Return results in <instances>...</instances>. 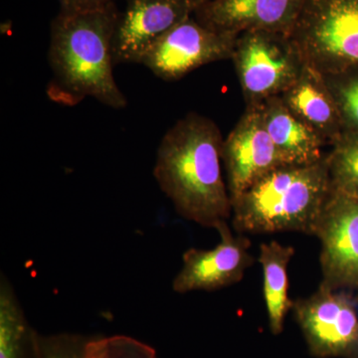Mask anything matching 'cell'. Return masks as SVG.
Masks as SVG:
<instances>
[{
	"mask_svg": "<svg viewBox=\"0 0 358 358\" xmlns=\"http://www.w3.org/2000/svg\"><path fill=\"white\" fill-rule=\"evenodd\" d=\"M220 242L214 248H192L182 256V267L174 277L173 292H213L243 280L247 270L255 264L250 253L251 242L244 234L234 235L228 223L219 226Z\"/></svg>",
	"mask_w": 358,
	"mask_h": 358,
	"instance_id": "30bf717a",
	"label": "cell"
},
{
	"mask_svg": "<svg viewBox=\"0 0 358 358\" xmlns=\"http://www.w3.org/2000/svg\"><path fill=\"white\" fill-rule=\"evenodd\" d=\"M331 190L327 154L310 164H285L233 200V229L238 234L313 236Z\"/></svg>",
	"mask_w": 358,
	"mask_h": 358,
	"instance_id": "3957f363",
	"label": "cell"
},
{
	"mask_svg": "<svg viewBox=\"0 0 358 358\" xmlns=\"http://www.w3.org/2000/svg\"><path fill=\"white\" fill-rule=\"evenodd\" d=\"M294 255V247L278 241L262 243L259 250L268 329L274 336L284 331L287 315L293 306L289 298L288 267Z\"/></svg>",
	"mask_w": 358,
	"mask_h": 358,
	"instance_id": "2e32d148",
	"label": "cell"
},
{
	"mask_svg": "<svg viewBox=\"0 0 358 358\" xmlns=\"http://www.w3.org/2000/svg\"><path fill=\"white\" fill-rule=\"evenodd\" d=\"M40 358H155L154 350L126 336L39 334Z\"/></svg>",
	"mask_w": 358,
	"mask_h": 358,
	"instance_id": "9a60e30c",
	"label": "cell"
},
{
	"mask_svg": "<svg viewBox=\"0 0 358 358\" xmlns=\"http://www.w3.org/2000/svg\"><path fill=\"white\" fill-rule=\"evenodd\" d=\"M120 11L115 3L60 11L51 23L49 64L52 77L47 96L52 102L73 107L87 98L115 110L128 105L115 83L113 39Z\"/></svg>",
	"mask_w": 358,
	"mask_h": 358,
	"instance_id": "7a4b0ae2",
	"label": "cell"
},
{
	"mask_svg": "<svg viewBox=\"0 0 358 358\" xmlns=\"http://www.w3.org/2000/svg\"><path fill=\"white\" fill-rule=\"evenodd\" d=\"M306 0H208L193 17L205 27L237 35L249 31L291 34Z\"/></svg>",
	"mask_w": 358,
	"mask_h": 358,
	"instance_id": "7c38bea8",
	"label": "cell"
},
{
	"mask_svg": "<svg viewBox=\"0 0 358 358\" xmlns=\"http://www.w3.org/2000/svg\"><path fill=\"white\" fill-rule=\"evenodd\" d=\"M187 1L195 2V3H199V4H200V6H201L202 3H204V2L208 1V0H187Z\"/></svg>",
	"mask_w": 358,
	"mask_h": 358,
	"instance_id": "44dd1931",
	"label": "cell"
},
{
	"mask_svg": "<svg viewBox=\"0 0 358 358\" xmlns=\"http://www.w3.org/2000/svg\"><path fill=\"white\" fill-rule=\"evenodd\" d=\"M231 60L246 107L261 106L281 95L306 65L289 35L270 31L240 34Z\"/></svg>",
	"mask_w": 358,
	"mask_h": 358,
	"instance_id": "5b68a950",
	"label": "cell"
},
{
	"mask_svg": "<svg viewBox=\"0 0 358 358\" xmlns=\"http://www.w3.org/2000/svg\"><path fill=\"white\" fill-rule=\"evenodd\" d=\"M334 189L358 197V131L345 129L327 154Z\"/></svg>",
	"mask_w": 358,
	"mask_h": 358,
	"instance_id": "ac0fdd59",
	"label": "cell"
},
{
	"mask_svg": "<svg viewBox=\"0 0 358 358\" xmlns=\"http://www.w3.org/2000/svg\"><path fill=\"white\" fill-rule=\"evenodd\" d=\"M313 236L320 242V285L358 289V197L333 188Z\"/></svg>",
	"mask_w": 358,
	"mask_h": 358,
	"instance_id": "ba28073f",
	"label": "cell"
},
{
	"mask_svg": "<svg viewBox=\"0 0 358 358\" xmlns=\"http://www.w3.org/2000/svg\"><path fill=\"white\" fill-rule=\"evenodd\" d=\"M264 124L275 148L289 164H310L322 159L326 141L293 114L279 96L261 105Z\"/></svg>",
	"mask_w": 358,
	"mask_h": 358,
	"instance_id": "5bb4252c",
	"label": "cell"
},
{
	"mask_svg": "<svg viewBox=\"0 0 358 358\" xmlns=\"http://www.w3.org/2000/svg\"><path fill=\"white\" fill-rule=\"evenodd\" d=\"M199 6L187 0H127L113 39L115 65L141 64L145 53Z\"/></svg>",
	"mask_w": 358,
	"mask_h": 358,
	"instance_id": "8fae6325",
	"label": "cell"
},
{
	"mask_svg": "<svg viewBox=\"0 0 358 358\" xmlns=\"http://www.w3.org/2000/svg\"><path fill=\"white\" fill-rule=\"evenodd\" d=\"M322 76L338 105L345 129L358 131V70Z\"/></svg>",
	"mask_w": 358,
	"mask_h": 358,
	"instance_id": "d6986e66",
	"label": "cell"
},
{
	"mask_svg": "<svg viewBox=\"0 0 358 358\" xmlns=\"http://www.w3.org/2000/svg\"><path fill=\"white\" fill-rule=\"evenodd\" d=\"M0 358H40L39 334L30 326L3 273L0 278Z\"/></svg>",
	"mask_w": 358,
	"mask_h": 358,
	"instance_id": "e0dca14e",
	"label": "cell"
},
{
	"mask_svg": "<svg viewBox=\"0 0 358 358\" xmlns=\"http://www.w3.org/2000/svg\"><path fill=\"white\" fill-rule=\"evenodd\" d=\"M292 310L313 357L358 358L357 308L348 294L320 285Z\"/></svg>",
	"mask_w": 358,
	"mask_h": 358,
	"instance_id": "8992f818",
	"label": "cell"
},
{
	"mask_svg": "<svg viewBox=\"0 0 358 358\" xmlns=\"http://www.w3.org/2000/svg\"><path fill=\"white\" fill-rule=\"evenodd\" d=\"M115 0H59L60 11L75 13V11L89 10L115 3Z\"/></svg>",
	"mask_w": 358,
	"mask_h": 358,
	"instance_id": "ffe728a7",
	"label": "cell"
},
{
	"mask_svg": "<svg viewBox=\"0 0 358 358\" xmlns=\"http://www.w3.org/2000/svg\"><path fill=\"white\" fill-rule=\"evenodd\" d=\"M279 96L327 145H333L345 131L338 105L324 76L310 66L305 65L298 79Z\"/></svg>",
	"mask_w": 358,
	"mask_h": 358,
	"instance_id": "4fadbf2b",
	"label": "cell"
},
{
	"mask_svg": "<svg viewBox=\"0 0 358 358\" xmlns=\"http://www.w3.org/2000/svg\"><path fill=\"white\" fill-rule=\"evenodd\" d=\"M223 143L215 122L189 113L162 136L154 167L157 185L178 215L215 230L232 217Z\"/></svg>",
	"mask_w": 358,
	"mask_h": 358,
	"instance_id": "6da1fadb",
	"label": "cell"
},
{
	"mask_svg": "<svg viewBox=\"0 0 358 358\" xmlns=\"http://www.w3.org/2000/svg\"><path fill=\"white\" fill-rule=\"evenodd\" d=\"M237 38L213 31L192 16L162 37L141 64L164 81H178L202 66L232 59Z\"/></svg>",
	"mask_w": 358,
	"mask_h": 358,
	"instance_id": "52a82bcc",
	"label": "cell"
},
{
	"mask_svg": "<svg viewBox=\"0 0 358 358\" xmlns=\"http://www.w3.org/2000/svg\"><path fill=\"white\" fill-rule=\"evenodd\" d=\"M289 36L320 74L358 70V0H306Z\"/></svg>",
	"mask_w": 358,
	"mask_h": 358,
	"instance_id": "277c9868",
	"label": "cell"
},
{
	"mask_svg": "<svg viewBox=\"0 0 358 358\" xmlns=\"http://www.w3.org/2000/svg\"><path fill=\"white\" fill-rule=\"evenodd\" d=\"M222 157L231 201L264 176L289 164L266 129L261 106L246 107L224 138Z\"/></svg>",
	"mask_w": 358,
	"mask_h": 358,
	"instance_id": "9c48e42d",
	"label": "cell"
}]
</instances>
